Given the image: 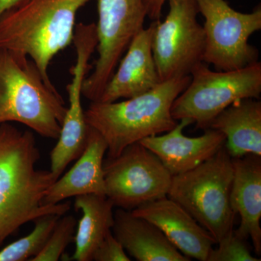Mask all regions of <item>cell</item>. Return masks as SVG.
<instances>
[{
  "mask_svg": "<svg viewBox=\"0 0 261 261\" xmlns=\"http://www.w3.org/2000/svg\"><path fill=\"white\" fill-rule=\"evenodd\" d=\"M73 43L76 61L70 68L72 80L67 86L69 106L62 123L58 143L50 153V171L56 181L69 163L83 153L87 146L89 126L82 107V85L90 68L91 57L97 49L96 24H76Z\"/></svg>",
  "mask_w": 261,
  "mask_h": 261,
  "instance_id": "obj_11",
  "label": "cell"
},
{
  "mask_svg": "<svg viewBox=\"0 0 261 261\" xmlns=\"http://www.w3.org/2000/svg\"><path fill=\"white\" fill-rule=\"evenodd\" d=\"M40 152L32 132L0 124V246L24 224L47 214L63 216L70 202L44 205L56 181L50 171L37 168Z\"/></svg>",
  "mask_w": 261,
  "mask_h": 261,
  "instance_id": "obj_1",
  "label": "cell"
},
{
  "mask_svg": "<svg viewBox=\"0 0 261 261\" xmlns=\"http://www.w3.org/2000/svg\"><path fill=\"white\" fill-rule=\"evenodd\" d=\"M67 107L25 55L0 49V124L17 122L58 140Z\"/></svg>",
  "mask_w": 261,
  "mask_h": 261,
  "instance_id": "obj_4",
  "label": "cell"
},
{
  "mask_svg": "<svg viewBox=\"0 0 261 261\" xmlns=\"http://www.w3.org/2000/svg\"><path fill=\"white\" fill-rule=\"evenodd\" d=\"M168 0H145L147 17L151 20H157L161 19L162 10Z\"/></svg>",
  "mask_w": 261,
  "mask_h": 261,
  "instance_id": "obj_24",
  "label": "cell"
},
{
  "mask_svg": "<svg viewBox=\"0 0 261 261\" xmlns=\"http://www.w3.org/2000/svg\"><path fill=\"white\" fill-rule=\"evenodd\" d=\"M233 177L232 158L224 145L200 166L173 176L167 197L181 205L217 244L233 229Z\"/></svg>",
  "mask_w": 261,
  "mask_h": 261,
  "instance_id": "obj_5",
  "label": "cell"
},
{
  "mask_svg": "<svg viewBox=\"0 0 261 261\" xmlns=\"http://www.w3.org/2000/svg\"><path fill=\"white\" fill-rule=\"evenodd\" d=\"M107 150V143L102 136L89 126L83 153L69 171L49 187L43 203L56 205L69 197L88 194L106 195L103 164Z\"/></svg>",
  "mask_w": 261,
  "mask_h": 261,
  "instance_id": "obj_15",
  "label": "cell"
},
{
  "mask_svg": "<svg viewBox=\"0 0 261 261\" xmlns=\"http://www.w3.org/2000/svg\"><path fill=\"white\" fill-rule=\"evenodd\" d=\"M61 215L47 214L34 221V229L27 236L0 250V261L30 260L38 255L47 243Z\"/></svg>",
  "mask_w": 261,
  "mask_h": 261,
  "instance_id": "obj_20",
  "label": "cell"
},
{
  "mask_svg": "<svg viewBox=\"0 0 261 261\" xmlns=\"http://www.w3.org/2000/svg\"><path fill=\"white\" fill-rule=\"evenodd\" d=\"M164 20H153L152 54L161 82L190 75L203 63L205 35L199 23L197 0H168Z\"/></svg>",
  "mask_w": 261,
  "mask_h": 261,
  "instance_id": "obj_8",
  "label": "cell"
},
{
  "mask_svg": "<svg viewBox=\"0 0 261 261\" xmlns=\"http://www.w3.org/2000/svg\"><path fill=\"white\" fill-rule=\"evenodd\" d=\"M191 124L182 119L165 135L151 136L140 143L155 154L172 176L187 172L211 159L226 142L221 132L211 128L200 137H187L184 129Z\"/></svg>",
  "mask_w": 261,
  "mask_h": 261,
  "instance_id": "obj_14",
  "label": "cell"
},
{
  "mask_svg": "<svg viewBox=\"0 0 261 261\" xmlns=\"http://www.w3.org/2000/svg\"><path fill=\"white\" fill-rule=\"evenodd\" d=\"M154 21L136 34L97 102H113L148 92L160 83L152 54Z\"/></svg>",
  "mask_w": 261,
  "mask_h": 261,
  "instance_id": "obj_13",
  "label": "cell"
},
{
  "mask_svg": "<svg viewBox=\"0 0 261 261\" xmlns=\"http://www.w3.org/2000/svg\"><path fill=\"white\" fill-rule=\"evenodd\" d=\"M211 128L226 137L225 147L232 159L261 156V102L243 99L233 102L211 122Z\"/></svg>",
  "mask_w": 261,
  "mask_h": 261,
  "instance_id": "obj_18",
  "label": "cell"
},
{
  "mask_svg": "<svg viewBox=\"0 0 261 261\" xmlns=\"http://www.w3.org/2000/svg\"><path fill=\"white\" fill-rule=\"evenodd\" d=\"M233 177L230 202L240 216L236 231L251 239L254 250L261 255V156L247 154L232 159Z\"/></svg>",
  "mask_w": 261,
  "mask_h": 261,
  "instance_id": "obj_16",
  "label": "cell"
},
{
  "mask_svg": "<svg viewBox=\"0 0 261 261\" xmlns=\"http://www.w3.org/2000/svg\"><path fill=\"white\" fill-rule=\"evenodd\" d=\"M113 204L106 195L76 196L75 211H82L75 236V251L69 260L91 261L99 244L114 224Z\"/></svg>",
  "mask_w": 261,
  "mask_h": 261,
  "instance_id": "obj_19",
  "label": "cell"
},
{
  "mask_svg": "<svg viewBox=\"0 0 261 261\" xmlns=\"http://www.w3.org/2000/svg\"><path fill=\"white\" fill-rule=\"evenodd\" d=\"M126 250L121 243L109 231L94 252L92 260L95 261H130Z\"/></svg>",
  "mask_w": 261,
  "mask_h": 261,
  "instance_id": "obj_23",
  "label": "cell"
},
{
  "mask_svg": "<svg viewBox=\"0 0 261 261\" xmlns=\"http://www.w3.org/2000/svg\"><path fill=\"white\" fill-rule=\"evenodd\" d=\"M191 76L181 75L161 82L145 93L121 102H91L86 121L108 145V159L118 157L126 147L174 128L173 103L187 88Z\"/></svg>",
  "mask_w": 261,
  "mask_h": 261,
  "instance_id": "obj_2",
  "label": "cell"
},
{
  "mask_svg": "<svg viewBox=\"0 0 261 261\" xmlns=\"http://www.w3.org/2000/svg\"><path fill=\"white\" fill-rule=\"evenodd\" d=\"M187 88L175 99L171 115L176 121L190 120L196 128L207 129L211 122L237 101L258 99L261 93V63L241 69L211 70L201 63L192 70Z\"/></svg>",
  "mask_w": 261,
  "mask_h": 261,
  "instance_id": "obj_6",
  "label": "cell"
},
{
  "mask_svg": "<svg viewBox=\"0 0 261 261\" xmlns=\"http://www.w3.org/2000/svg\"><path fill=\"white\" fill-rule=\"evenodd\" d=\"M204 18L203 63L216 70L241 69L258 61V51L249 44L261 30V8L245 13L233 9L226 0H197Z\"/></svg>",
  "mask_w": 261,
  "mask_h": 261,
  "instance_id": "obj_7",
  "label": "cell"
},
{
  "mask_svg": "<svg viewBox=\"0 0 261 261\" xmlns=\"http://www.w3.org/2000/svg\"><path fill=\"white\" fill-rule=\"evenodd\" d=\"M106 196L114 207L134 210L167 197L173 176L159 158L140 142L103 164Z\"/></svg>",
  "mask_w": 261,
  "mask_h": 261,
  "instance_id": "obj_9",
  "label": "cell"
},
{
  "mask_svg": "<svg viewBox=\"0 0 261 261\" xmlns=\"http://www.w3.org/2000/svg\"><path fill=\"white\" fill-rule=\"evenodd\" d=\"M29 0H0V15L7 10L25 4Z\"/></svg>",
  "mask_w": 261,
  "mask_h": 261,
  "instance_id": "obj_25",
  "label": "cell"
},
{
  "mask_svg": "<svg viewBox=\"0 0 261 261\" xmlns=\"http://www.w3.org/2000/svg\"><path fill=\"white\" fill-rule=\"evenodd\" d=\"M132 213L155 225L170 243L189 258L207 261L211 249L216 245L212 235L169 197L143 204Z\"/></svg>",
  "mask_w": 261,
  "mask_h": 261,
  "instance_id": "obj_12",
  "label": "cell"
},
{
  "mask_svg": "<svg viewBox=\"0 0 261 261\" xmlns=\"http://www.w3.org/2000/svg\"><path fill=\"white\" fill-rule=\"evenodd\" d=\"M98 57L82 85V95L99 100L106 84L147 17L145 0H98Z\"/></svg>",
  "mask_w": 261,
  "mask_h": 261,
  "instance_id": "obj_10",
  "label": "cell"
},
{
  "mask_svg": "<svg viewBox=\"0 0 261 261\" xmlns=\"http://www.w3.org/2000/svg\"><path fill=\"white\" fill-rule=\"evenodd\" d=\"M93 0H29L0 15V49L29 57L55 87L48 70L53 58L73 43L77 13Z\"/></svg>",
  "mask_w": 261,
  "mask_h": 261,
  "instance_id": "obj_3",
  "label": "cell"
},
{
  "mask_svg": "<svg viewBox=\"0 0 261 261\" xmlns=\"http://www.w3.org/2000/svg\"><path fill=\"white\" fill-rule=\"evenodd\" d=\"M211 249L207 261H260L253 256L247 240L233 229Z\"/></svg>",
  "mask_w": 261,
  "mask_h": 261,
  "instance_id": "obj_22",
  "label": "cell"
},
{
  "mask_svg": "<svg viewBox=\"0 0 261 261\" xmlns=\"http://www.w3.org/2000/svg\"><path fill=\"white\" fill-rule=\"evenodd\" d=\"M112 229L125 250L137 260H191L178 251L155 225L132 211L117 210Z\"/></svg>",
  "mask_w": 261,
  "mask_h": 261,
  "instance_id": "obj_17",
  "label": "cell"
},
{
  "mask_svg": "<svg viewBox=\"0 0 261 261\" xmlns=\"http://www.w3.org/2000/svg\"><path fill=\"white\" fill-rule=\"evenodd\" d=\"M76 219L73 216H62L41 252L31 261H57L61 258L73 240Z\"/></svg>",
  "mask_w": 261,
  "mask_h": 261,
  "instance_id": "obj_21",
  "label": "cell"
}]
</instances>
